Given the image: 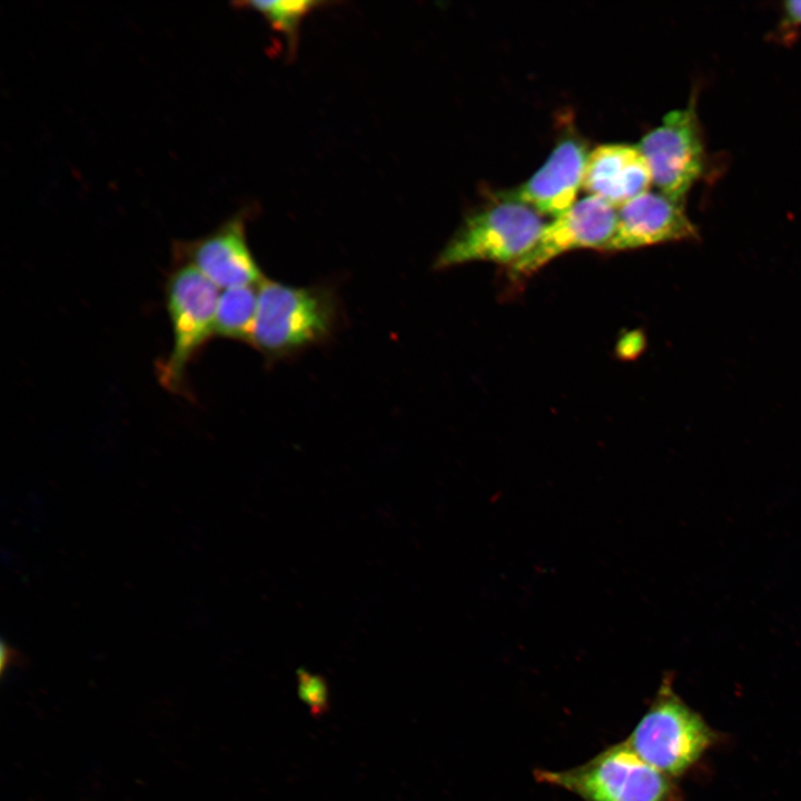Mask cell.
Segmentation results:
<instances>
[{"label": "cell", "instance_id": "obj_2", "mask_svg": "<svg viewBox=\"0 0 801 801\" xmlns=\"http://www.w3.org/2000/svg\"><path fill=\"white\" fill-rule=\"evenodd\" d=\"M715 740L703 718L663 678L650 708L624 740L646 763L670 778L688 771Z\"/></svg>", "mask_w": 801, "mask_h": 801}, {"label": "cell", "instance_id": "obj_1", "mask_svg": "<svg viewBox=\"0 0 801 801\" xmlns=\"http://www.w3.org/2000/svg\"><path fill=\"white\" fill-rule=\"evenodd\" d=\"M534 775L583 801H678L672 778L642 760L625 741L581 765L561 771L535 770Z\"/></svg>", "mask_w": 801, "mask_h": 801}, {"label": "cell", "instance_id": "obj_16", "mask_svg": "<svg viewBox=\"0 0 801 801\" xmlns=\"http://www.w3.org/2000/svg\"><path fill=\"white\" fill-rule=\"evenodd\" d=\"M784 18L790 26L801 24V0L787 1L783 4Z\"/></svg>", "mask_w": 801, "mask_h": 801}, {"label": "cell", "instance_id": "obj_3", "mask_svg": "<svg viewBox=\"0 0 801 801\" xmlns=\"http://www.w3.org/2000/svg\"><path fill=\"white\" fill-rule=\"evenodd\" d=\"M218 287L190 265L180 264L168 275L165 303L172 332V346L156 365L160 385L186 395L187 368L215 336Z\"/></svg>", "mask_w": 801, "mask_h": 801}, {"label": "cell", "instance_id": "obj_15", "mask_svg": "<svg viewBox=\"0 0 801 801\" xmlns=\"http://www.w3.org/2000/svg\"><path fill=\"white\" fill-rule=\"evenodd\" d=\"M21 657L19 651L7 644L3 640L1 643V672L3 673L8 668L19 664Z\"/></svg>", "mask_w": 801, "mask_h": 801}, {"label": "cell", "instance_id": "obj_7", "mask_svg": "<svg viewBox=\"0 0 801 801\" xmlns=\"http://www.w3.org/2000/svg\"><path fill=\"white\" fill-rule=\"evenodd\" d=\"M615 225V208L597 197H584L545 225L534 246L510 266V275L514 278L530 276L570 250H604L614 234Z\"/></svg>", "mask_w": 801, "mask_h": 801}, {"label": "cell", "instance_id": "obj_14", "mask_svg": "<svg viewBox=\"0 0 801 801\" xmlns=\"http://www.w3.org/2000/svg\"><path fill=\"white\" fill-rule=\"evenodd\" d=\"M298 693L309 705L314 714H322L328 709V689L323 678L306 671L298 673Z\"/></svg>", "mask_w": 801, "mask_h": 801}, {"label": "cell", "instance_id": "obj_6", "mask_svg": "<svg viewBox=\"0 0 801 801\" xmlns=\"http://www.w3.org/2000/svg\"><path fill=\"white\" fill-rule=\"evenodd\" d=\"M637 146L659 192L684 206L704 167V144L693 99L686 108L666 113Z\"/></svg>", "mask_w": 801, "mask_h": 801}, {"label": "cell", "instance_id": "obj_8", "mask_svg": "<svg viewBox=\"0 0 801 801\" xmlns=\"http://www.w3.org/2000/svg\"><path fill=\"white\" fill-rule=\"evenodd\" d=\"M175 253L178 265L192 266L217 287L251 286L261 278L240 216L201 238L178 244Z\"/></svg>", "mask_w": 801, "mask_h": 801}, {"label": "cell", "instance_id": "obj_5", "mask_svg": "<svg viewBox=\"0 0 801 801\" xmlns=\"http://www.w3.org/2000/svg\"><path fill=\"white\" fill-rule=\"evenodd\" d=\"M250 344L267 355H281L325 338L335 312L327 294L265 280L259 283Z\"/></svg>", "mask_w": 801, "mask_h": 801}, {"label": "cell", "instance_id": "obj_12", "mask_svg": "<svg viewBox=\"0 0 801 801\" xmlns=\"http://www.w3.org/2000/svg\"><path fill=\"white\" fill-rule=\"evenodd\" d=\"M258 294L251 286L226 288L218 298L215 316V337L250 340Z\"/></svg>", "mask_w": 801, "mask_h": 801}, {"label": "cell", "instance_id": "obj_4", "mask_svg": "<svg viewBox=\"0 0 801 801\" xmlns=\"http://www.w3.org/2000/svg\"><path fill=\"white\" fill-rule=\"evenodd\" d=\"M543 216L516 200L496 201L468 215L437 257L436 267L486 260L513 265L536 243Z\"/></svg>", "mask_w": 801, "mask_h": 801}, {"label": "cell", "instance_id": "obj_9", "mask_svg": "<svg viewBox=\"0 0 801 801\" xmlns=\"http://www.w3.org/2000/svg\"><path fill=\"white\" fill-rule=\"evenodd\" d=\"M587 156L583 140L566 136L530 179L498 196L525 204L542 216L556 218L576 202Z\"/></svg>", "mask_w": 801, "mask_h": 801}, {"label": "cell", "instance_id": "obj_13", "mask_svg": "<svg viewBox=\"0 0 801 801\" xmlns=\"http://www.w3.org/2000/svg\"><path fill=\"white\" fill-rule=\"evenodd\" d=\"M263 16L278 31L284 32L287 37L296 34L298 26L303 18L312 10L313 7L318 6L317 1H253L248 2V6Z\"/></svg>", "mask_w": 801, "mask_h": 801}, {"label": "cell", "instance_id": "obj_11", "mask_svg": "<svg viewBox=\"0 0 801 801\" xmlns=\"http://www.w3.org/2000/svg\"><path fill=\"white\" fill-rule=\"evenodd\" d=\"M652 175L639 146L600 145L589 152L582 188L619 209L649 191Z\"/></svg>", "mask_w": 801, "mask_h": 801}, {"label": "cell", "instance_id": "obj_10", "mask_svg": "<svg viewBox=\"0 0 801 801\" xmlns=\"http://www.w3.org/2000/svg\"><path fill=\"white\" fill-rule=\"evenodd\" d=\"M698 237L699 231L683 205L660 192L647 191L616 209L614 234L604 250L637 249Z\"/></svg>", "mask_w": 801, "mask_h": 801}]
</instances>
